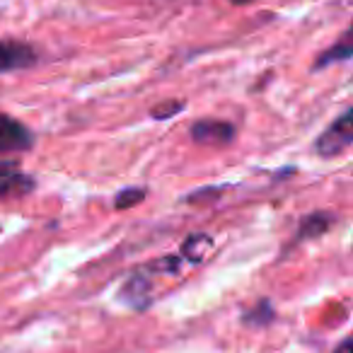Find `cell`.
I'll use <instances>...</instances> for the list:
<instances>
[{"instance_id":"3957f363","label":"cell","mask_w":353,"mask_h":353,"mask_svg":"<svg viewBox=\"0 0 353 353\" xmlns=\"http://www.w3.org/2000/svg\"><path fill=\"white\" fill-rule=\"evenodd\" d=\"M32 145H34V133L30 131V126L0 114V155L27 152Z\"/></svg>"},{"instance_id":"277c9868","label":"cell","mask_w":353,"mask_h":353,"mask_svg":"<svg viewBox=\"0 0 353 353\" xmlns=\"http://www.w3.org/2000/svg\"><path fill=\"white\" fill-rule=\"evenodd\" d=\"M189 133L201 145H230L235 141V126L223 119H199L192 123Z\"/></svg>"},{"instance_id":"7c38bea8","label":"cell","mask_w":353,"mask_h":353,"mask_svg":"<svg viewBox=\"0 0 353 353\" xmlns=\"http://www.w3.org/2000/svg\"><path fill=\"white\" fill-rule=\"evenodd\" d=\"M145 199V189H138V187H131V189H121L114 199V208L119 211H126V208H133Z\"/></svg>"},{"instance_id":"4fadbf2b","label":"cell","mask_w":353,"mask_h":353,"mask_svg":"<svg viewBox=\"0 0 353 353\" xmlns=\"http://www.w3.org/2000/svg\"><path fill=\"white\" fill-rule=\"evenodd\" d=\"M334 353H353V348H351V339H343V341L341 343H339V348H336V351H334Z\"/></svg>"},{"instance_id":"6da1fadb","label":"cell","mask_w":353,"mask_h":353,"mask_svg":"<svg viewBox=\"0 0 353 353\" xmlns=\"http://www.w3.org/2000/svg\"><path fill=\"white\" fill-rule=\"evenodd\" d=\"M353 143V112L343 109V114L339 119H334V123L317 138L314 143V152L319 157H336L341 152H346Z\"/></svg>"},{"instance_id":"8fae6325","label":"cell","mask_w":353,"mask_h":353,"mask_svg":"<svg viewBox=\"0 0 353 353\" xmlns=\"http://www.w3.org/2000/svg\"><path fill=\"white\" fill-rule=\"evenodd\" d=\"M184 109H187L184 99H165V102H160L157 107L150 109V117L157 119V121H165V119H172L174 114L184 112Z\"/></svg>"},{"instance_id":"8992f818","label":"cell","mask_w":353,"mask_h":353,"mask_svg":"<svg viewBox=\"0 0 353 353\" xmlns=\"http://www.w3.org/2000/svg\"><path fill=\"white\" fill-rule=\"evenodd\" d=\"M152 283L148 269H138L131 279L123 283L121 288V300L126 305H131L133 310H145L152 300Z\"/></svg>"},{"instance_id":"30bf717a","label":"cell","mask_w":353,"mask_h":353,"mask_svg":"<svg viewBox=\"0 0 353 353\" xmlns=\"http://www.w3.org/2000/svg\"><path fill=\"white\" fill-rule=\"evenodd\" d=\"M211 237L203 235V232H196V235H192L187 242H184L182 247V254L187 256L192 264H199V261L203 259V254H206V250H211Z\"/></svg>"},{"instance_id":"ba28073f","label":"cell","mask_w":353,"mask_h":353,"mask_svg":"<svg viewBox=\"0 0 353 353\" xmlns=\"http://www.w3.org/2000/svg\"><path fill=\"white\" fill-rule=\"evenodd\" d=\"M351 56H353L351 30H346V32H343V37L332 46V49H327L317 61H314L312 70H322V68H327V65H332V63H343V61H351Z\"/></svg>"},{"instance_id":"5bb4252c","label":"cell","mask_w":353,"mask_h":353,"mask_svg":"<svg viewBox=\"0 0 353 353\" xmlns=\"http://www.w3.org/2000/svg\"><path fill=\"white\" fill-rule=\"evenodd\" d=\"M232 6H250V3H254V0H230Z\"/></svg>"},{"instance_id":"7a4b0ae2","label":"cell","mask_w":353,"mask_h":353,"mask_svg":"<svg viewBox=\"0 0 353 353\" xmlns=\"http://www.w3.org/2000/svg\"><path fill=\"white\" fill-rule=\"evenodd\" d=\"M37 189V179L20 170L17 160H0V201L25 199Z\"/></svg>"},{"instance_id":"5b68a950","label":"cell","mask_w":353,"mask_h":353,"mask_svg":"<svg viewBox=\"0 0 353 353\" xmlns=\"http://www.w3.org/2000/svg\"><path fill=\"white\" fill-rule=\"evenodd\" d=\"M37 61H39V54L27 41H15V39L0 41V73L32 68Z\"/></svg>"},{"instance_id":"9c48e42d","label":"cell","mask_w":353,"mask_h":353,"mask_svg":"<svg viewBox=\"0 0 353 353\" xmlns=\"http://www.w3.org/2000/svg\"><path fill=\"white\" fill-rule=\"evenodd\" d=\"M274 319H276V310L266 298L259 300L256 305H252V307L242 314V322H245L247 327H269Z\"/></svg>"},{"instance_id":"52a82bcc","label":"cell","mask_w":353,"mask_h":353,"mask_svg":"<svg viewBox=\"0 0 353 353\" xmlns=\"http://www.w3.org/2000/svg\"><path fill=\"white\" fill-rule=\"evenodd\" d=\"M336 223V213H329V211H314L307 213V216L300 221L298 228V237L295 242H305V240H312V237H319L329 230V228Z\"/></svg>"}]
</instances>
